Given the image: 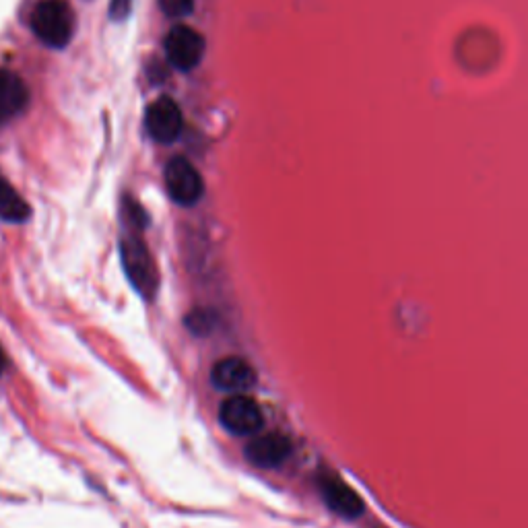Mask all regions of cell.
I'll list each match as a JSON object with an SVG mask.
<instances>
[{
	"instance_id": "obj_1",
	"label": "cell",
	"mask_w": 528,
	"mask_h": 528,
	"mask_svg": "<svg viewBox=\"0 0 528 528\" xmlns=\"http://www.w3.org/2000/svg\"><path fill=\"white\" fill-rule=\"evenodd\" d=\"M31 29L48 48L69 46L75 33V13L64 0H42L31 13Z\"/></svg>"
},
{
	"instance_id": "obj_2",
	"label": "cell",
	"mask_w": 528,
	"mask_h": 528,
	"mask_svg": "<svg viewBox=\"0 0 528 528\" xmlns=\"http://www.w3.org/2000/svg\"><path fill=\"white\" fill-rule=\"evenodd\" d=\"M122 267L132 283L143 297H151L157 289V267L153 256L139 234H126L120 240Z\"/></svg>"
},
{
	"instance_id": "obj_3",
	"label": "cell",
	"mask_w": 528,
	"mask_h": 528,
	"mask_svg": "<svg viewBox=\"0 0 528 528\" xmlns=\"http://www.w3.org/2000/svg\"><path fill=\"white\" fill-rule=\"evenodd\" d=\"M165 188L174 203L192 207L205 194V182L186 157H174L165 165Z\"/></svg>"
},
{
	"instance_id": "obj_4",
	"label": "cell",
	"mask_w": 528,
	"mask_h": 528,
	"mask_svg": "<svg viewBox=\"0 0 528 528\" xmlns=\"http://www.w3.org/2000/svg\"><path fill=\"white\" fill-rule=\"evenodd\" d=\"M219 421L234 436H256L262 425L264 415L260 405L244 394L229 396L219 407Z\"/></svg>"
},
{
	"instance_id": "obj_5",
	"label": "cell",
	"mask_w": 528,
	"mask_h": 528,
	"mask_svg": "<svg viewBox=\"0 0 528 528\" xmlns=\"http://www.w3.org/2000/svg\"><path fill=\"white\" fill-rule=\"evenodd\" d=\"M205 38L188 25H176L165 38V56L178 71H192L205 56Z\"/></svg>"
},
{
	"instance_id": "obj_6",
	"label": "cell",
	"mask_w": 528,
	"mask_h": 528,
	"mask_svg": "<svg viewBox=\"0 0 528 528\" xmlns=\"http://www.w3.org/2000/svg\"><path fill=\"white\" fill-rule=\"evenodd\" d=\"M145 126L153 141L161 145H170L178 141L180 132H182V126H184L182 110L172 97H159L157 102H153L147 108Z\"/></svg>"
},
{
	"instance_id": "obj_7",
	"label": "cell",
	"mask_w": 528,
	"mask_h": 528,
	"mask_svg": "<svg viewBox=\"0 0 528 528\" xmlns=\"http://www.w3.org/2000/svg\"><path fill=\"white\" fill-rule=\"evenodd\" d=\"M256 370L242 357H225L211 370V384L217 390L242 394L256 384Z\"/></svg>"
},
{
	"instance_id": "obj_8",
	"label": "cell",
	"mask_w": 528,
	"mask_h": 528,
	"mask_svg": "<svg viewBox=\"0 0 528 528\" xmlns=\"http://www.w3.org/2000/svg\"><path fill=\"white\" fill-rule=\"evenodd\" d=\"M318 485L322 491V498L337 514L345 518H357L363 512L361 498L341 477L333 473H324L320 475Z\"/></svg>"
},
{
	"instance_id": "obj_9",
	"label": "cell",
	"mask_w": 528,
	"mask_h": 528,
	"mask_svg": "<svg viewBox=\"0 0 528 528\" xmlns=\"http://www.w3.org/2000/svg\"><path fill=\"white\" fill-rule=\"evenodd\" d=\"M291 456V442L283 434H267L254 438L246 446V458L254 467L275 469Z\"/></svg>"
},
{
	"instance_id": "obj_10",
	"label": "cell",
	"mask_w": 528,
	"mask_h": 528,
	"mask_svg": "<svg viewBox=\"0 0 528 528\" xmlns=\"http://www.w3.org/2000/svg\"><path fill=\"white\" fill-rule=\"evenodd\" d=\"M29 104L27 83L13 71L0 69V124L17 118Z\"/></svg>"
},
{
	"instance_id": "obj_11",
	"label": "cell",
	"mask_w": 528,
	"mask_h": 528,
	"mask_svg": "<svg viewBox=\"0 0 528 528\" xmlns=\"http://www.w3.org/2000/svg\"><path fill=\"white\" fill-rule=\"evenodd\" d=\"M31 215L29 205L23 196L13 188V184L0 174V219L7 223H23Z\"/></svg>"
},
{
	"instance_id": "obj_12",
	"label": "cell",
	"mask_w": 528,
	"mask_h": 528,
	"mask_svg": "<svg viewBox=\"0 0 528 528\" xmlns=\"http://www.w3.org/2000/svg\"><path fill=\"white\" fill-rule=\"evenodd\" d=\"M159 9L165 17L182 19L194 11V0H159Z\"/></svg>"
},
{
	"instance_id": "obj_13",
	"label": "cell",
	"mask_w": 528,
	"mask_h": 528,
	"mask_svg": "<svg viewBox=\"0 0 528 528\" xmlns=\"http://www.w3.org/2000/svg\"><path fill=\"white\" fill-rule=\"evenodd\" d=\"M213 324H215V320L211 318V312H207V310H196V312H192L186 318V326L196 335L209 333V330L213 328Z\"/></svg>"
},
{
	"instance_id": "obj_14",
	"label": "cell",
	"mask_w": 528,
	"mask_h": 528,
	"mask_svg": "<svg viewBox=\"0 0 528 528\" xmlns=\"http://www.w3.org/2000/svg\"><path fill=\"white\" fill-rule=\"evenodd\" d=\"M130 9H132V0H112L110 17L114 21H124L130 15Z\"/></svg>"
},
{
	"instance_id": "obj_15",
	"label": "cell",
	"mask_w": 528,
	"mask_h": 528,
	"mask_svg": "<svg viewBox=\"0 0 528 528\" xmlns=\"http://www.w3.org/2000/svg\"><path fill=\"white\" fill-rule=\"evenodd\" d=\"M5 368H7V357H5V351H3V347H0V374L5 372Z\"/></svg>"
}]
</instances>
